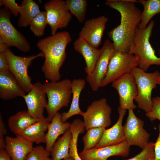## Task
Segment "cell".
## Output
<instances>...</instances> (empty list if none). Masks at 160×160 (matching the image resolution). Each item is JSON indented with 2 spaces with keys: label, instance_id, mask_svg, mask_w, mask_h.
<instances>
[{
  "label": "cell",
  "instance_id": "21",
  "mask_svg": "<svg viewBox=\"0 0 160 160\" xmlns=\"http://www.w3.org/2000/svg\"><path fill=\"white\" fill-rule=\"evenodd\" d=\"M62 114L57 112L49 124L45 137V148L50 153L52 147L61 135L69 129L71 124L68 122H63L61 119Z\"/></svg>",
  "mask_w": 160,
  "mask_h": 160
},
{
  "label": "cell",
  "instance_id": "33",
  "mask_svg": "<svg viewBox=\"0 0 160 160\" xmlns=\"http://www.w3.org/2000/svg\"><path fill=\"white\" fill-rule=\"evenodd\" d=\"M154 143H149L142 151L134 157L125 160H155Z\"/></svg>",
  "mask_w": 160,
  "mask_h": 160
},
{
  "label": "cell",
  "instance_id": "37",
  "mask_svg": "<svg viewBox=\"0 0 160 160\" xmlns=\"http://www.w3.org/2000/svg\"><path fill=\"white\" fill-rule=\"evenodd\" d=\"M9 71L7 57L4 52H0V72Z\"/></svg>",
  "mask_w": 160,
  "mask_h": 160
},
{
  "label": "cell",
  "instance_id": "6",
  "mask_svg": "<svg viewBox=\"0 0 160 160\" xmlns=\"http://www.w3.org/2000/svg\"><path fill=\"white\" fill-rule=\"evenodd\" d=\"M4 52L7 57L9 71L25 92L28 93L31 90L33 85L28 74V68L34 59L44 57V54L41 52L35 55L19 56L15 55L9 47Z\"/></svg>",
  "mask_w": 160,
  "mask_h": 160
},
{
  "label": "cell",
  "instance_id": "38",
  "mask_svg": "<svg viewBox=\"0 0 160 160\" xmlns=\"http://www.w3.org/2000/svg\"><path fill=\"white\" fill-rule=\"evenodd\" d=\"M159 135L154 143L155 160H160V124L158 125Z\"/></svg>",
  "mask_w": 160,
  "mask_h": 160
},
{
  "label": "cell",
  "instance_id": "8",
  "mask_svg": "<svg viewBox=\"0 0 160 160\" xmlns=\"http://www.w3.org/2000/svg\"><path fill=\"white\" fill-rule=\"evenodd\" d=\"M11 14L5 8L0 9V39L9 47H14L22 52H27L30 49V44L12 24Z\"/></svg>",
  "mask_w": 160,
  "mask_h": 160
},
{
  "label": "cell",
  "instance_id": "12",
  "mask_svg": "<svg viewBox=\"0 0 160 160\" xmlns=\"http://www.w3.org/2000/svg\"><path fill=\"white\" fill-rule=\"evenodd\" d=\"M101 54L95 67L91 74L87 75L86 80L94 91L101 87L102 81L107 73L109 61L114 51L113 44L109 40L104 41L100 49Z\"/></svg>",
  "mask_w": 160,
  "mask_h": 160
},
{
  "label": "cell",
  "instance_id": "9",
  "mask_svg": "<svg viewBox=\"0 0 160 160\" xmlns=\"http://www.w3.org/2000/svg\"><path fill=\"white\" fill-rule=\"evenodd\" d=\"M111 108L105 98L93 101L82 115L85 129L87 130L98 127L105 128L109 126L111 123Z\"/></svg>",
  "mask_w": 160,
  "mask_h": 160
},
{
  "label": "cell",
  "instance_id": "3",
  "mask_svg": "<svg viewBox=\"0 0 160 160\" xmlns=\"http://www.w3.org/2000/svg\"><path fill=\"white\" fill-rule=\"evenodd\" d=\"M154 25L152 20L145 28H138L128 52L136 57L139 67L145 72L151 65L160 66V57L155 55L150 42Z\"/></svg>",
  "mask_w": 160,
  "mask_h": 160
},
{
  "label": "cell",
  "instance_id": "30",
  "mask_svg": "<svg viewBox=\"0 0 160 160\" xmlns=\"http://www.w3.org/2000/svg\"><path fill=\"white\" fill-rule=\"evenodd\" d=\"M65 2L69 11L76 17L78 22L81 23L84 22L85 19L87 1L86 0H67Z\"/></svg>",
  "mask_w": 160,
  "mask_h": 160
},
{
  "label": "cell",
  "instance_id": "26",
  "mask_svg": "<svg viewBox=\"0 0 160 160\" xmlns=\"http://www.w3.org/2000/svg\"><path fill=\"white\" fill-rule=\"evenodd\" d=\"M17 26L26 27L30 25L33 19L41 11L38 4L32 0H23L20 5Z\"/></svg>",
  "mask_w": 160,
  "mask_h": 160
},
{
  "label": "cell",
  "instance_id": "27",
  "mask_svg": "<svg viewBox=\"0 0 160 160\" xmlns=\"http://www.w3.org/2000/svg\"><path fill=\"white\" fill-rule=\"evenodd\" d=\"M137 1L143 7L141 22L138 26L139 28L143 29L146 27L154 16L160 13V0H139Z\"/></svg>",
  "mask_w": 160,
  "mask_h": 160
},
{
  "label": "cell",
  "instance_id": "22",
  "mask_svg": "<svg viewBox=\"0 0 160 160\" xmlns=\"http://www.w3.org/2000/svg\"><path fill=\"white\" fill-rule=\"evenodd\" d=\"M85 80L83 79H74L71 81V92L73 98L70 108L67 112L62 113L61 121L65 122L69 118L76 115H82L83 112L80 109L79 100L81 93L85 88Z\"/></svg>",
  "mask_w": 160,
  "mask_h": 160
},
{
  "label": "cell",
  "instance_id": "4",
  "mask_svg": "<svg viewBox=\"0 0 160 160\" xmlns=\"http://www.w3.org/2000/svg\"><path fill=\"white\" fill-rule=\"evenodd\" d=\"M71 81L68 79L50 81L43 84L47 97L46 109L47 118L51 122L58 111L68 106L71 99Z\"/></svg>",
  "mask_w": 160,
  "mask_h": 160
},
{
  "label": "cell",
  "instance_id": "31",
  "mask_svg": "<svg viewBox=\"0 0 160 160\" xmlns=\"http://www.w3.org/2000/svg\"><path fill=\"white\" fill-rule=\"evenodd\" d=\"M47 24L46 12L42 11L33 19L30 25V29L36 36L41 37L44 34Z\"/></svg>",
  "mask_w": 160,
  "mask_h": 160
},
{
  "label": "cell",
  "instance_id": "41",
  "mask_svg": "<svg viewBox=\"0 0 160 160\" xmlns=\"http://www.w3.org/2000/svg\"><path fill=\"white\" fill-rule=\"evenodd\" d=\"M62 160H75L72 157L70 156L69 157L64 159Z\"/></svg>",
  "mask_w": 160,
  "mask_h": 160
},
{
  "label": "cell",
  "instance_id": "17",
  "mask_svg": "<svg viewBox=\"0 0 160 160\" xmlns=\"http://www.w3.org/2000/svg\"><path fill=\"white\" fill-rule=\"evenodd\" d=\"M118 111L119 117L117 121L111 128L105 129L100 142L95 148L117 145L124 141V127L122 123L127 110L119 106Z\"/></svg>",
  "mask_w": 160,
  "mask_h": 160
},
{
  "label": "cell",
  "instance_id": "13",
  "mask_svg": "<svg viewBox=\"0 0 160 160\" xmlns=\"http://www.w3.org/2000/svg\"><path fill=\"white\" fill-rule=\"evenodd\" d=\"M111 86L117 91L119 96V106L126 110L134 109L137 106L133 101L137 94V89L134 76L126 73L112 84Z\"/></svg>",
  "mask_w": 160,
  "mask_h": 160
},
{
  "label": "cell",
  "instance_id": "10",
  "mask_svg": "<svg viewBox=\"0 0 160 160\" xmlns=\"http://www.w3.org/2000/svg\"><path fill=\"white\" fill-rule=\"evenodd\" d=\"M144 121L136 116L133 110H129L124 127V141L130 146H137L143 150L149 142L151 135L144 128Z\"/></svg>",
  "mask_w": 160,
  "mask_h": 160
},
{
  "label": "cell",
  "instance_id": "39",
  "mask_svg": "<svg viewBox=\"0 0 160 160\" xmlns=\"http://www.w3.org/2000/svg\"><path fill=\"white\" fill-rule=\"evenodd\" d=\"M0 160H12L5 149L0 150Z\"/></svg>",
  "mask_w": 160,
  "mask_h": 160
},
{
  "label": "cell",
  "instance_id": "19",
  "mask_svg": "<svg viewBox=\"0 0 160 160\" xmlns=\"http://www.w3.org/2000/svg\"><path fill=\"white\" fill-rule=\"evenodd\" d=\"M26 93L9 71L0 72L1 99L7 100L22 97Z\"/></svg>",
  "mask_w": 160,
  "mask_h": 160
},
{
  "label": "cell",
  "instance_id": "14",
  "mask_svg": "<svg viewBox=\"0 0 160 160\" xmlns=\"http://www.w3.org/2000/svg\"><path fill=\"white\" fill-rule=\"evenodd\" d=\"M31 90L23 96L27 108V111L33 117L41 119L45 117L44 111L46 109L47 101L43 84L38 82L33 84Z\"/></svg>",
  "mask_w": 160,
  "mask_h": 160
},
{
  "label": "cell",
  "instance_id": "7",
  "mask_svg": "<svg viewBox=\"0 0 160 160\" xmlns=\"http://www.w3.org/2000/svg\"><path fill=\"white\" fill-rule=\"evenodd\" d=\"M139 66L138 60L134 55L114 50L110 58L106 76L101 87L107 86L123 75L130 73Z\"/></svg>",
  "mask_w": 160,
  "mask_h": 160
},
{
  "label": "cell",
  "instance_id": "25",
  "mask_svg": "<svg viewBox=\"0 0 160 160\" xmlns=\"http://www.w3.org/2000/svg\"><path fill=\"white\" fill-rule=\"evenodd\" d=\"M72 138L69 129L57 140L50 153L51 160H62L70 157L69 151Z\"/></svg>",
  "mask_w": 160,
  "mask_h": 160
},
{
  "label": "cell",
  "instance_id": "23",
  "mask_svg": "<svg viewBox=\"0 0 160 160\" xmlns=\"http://www.w3.org/2000/svg\"><path fill=\"white\" fill-rule=\"evenodd\" d=\"M39 120L32 117L27 111H22L8 118V125L12 133L16 136L20 135L29 126Z\"/></svg>",
  "mask_w": 160,
  "mask_h": 160
},
{
  "label": "cell",
  "instance_id": "28",
  "mask_svg": "<svg viewBox=\"0 0 160 160\" xmlns=\"http://www.w3.org/2000/svg\"><path fill=\"white\" fill-rule=\"evenodd\" d=\"M69 129L72 135L69 151L70 156L75 160H82L78 153L77 146L79 135L84 131L83 121L78 119H75L71 124Z\"/></svg>",
  "mask_w": 160,
  "mask_h": 160
},
{
  "label": "cell",
  "instance_id": "40",
  "mask_svg": "<svg viewBox=\"0 0 160 160\" xmlns=\"http://www.w3.org/2000/svg\"><path fill=\"white\" fill-rule=\"evenodd\" d=\"M8 47H9L6 45L0 39V52H4L6 49Z\"/></svg>",
  "mask_w": 160,
  "mask_h": 160
},
{
  "label": "cell",
  "instance_id": "1",
  "mask_svg": "<svg viewBox=\"0 0 160 160\" xmlns=\"http://www.w3.org/2000/svg\"><path fill=\"white\" fill-rule=\"evenodd\" d=\"M136 3L135 0H107L105 2L121 15L120 24L108 33L115 51L128 52L141 20L142 11Z\"/></svg>",
  "mask_w": 160,
  "mask_h": 160
},
{
  "label": "cell",
  "instance_id": "11",
  "mask_svg": "<svg viewBox=\"0 0 160 160\" xmlns=\"http://www.w3.org/2000/svg\"><path fill=\"white\" fill-rule=\"evenodd\" d=\"M44 8L51 35L55 34L58 29L66 27L71 20L72 14L64 0H50L44 4Z\"/></svg>",
  "mask_w": 160,
  "mask_h": 160
},
{
  "label": "cell",
  "instance_id": "18",
  "mask_svg": "<svg viewBox=\"0 0 160 160\" xmlns=\"http://www.w3.org/2000/svg\"><path fill=\"white\" fill-rule=\"evenodd\" d=\"M5 138V150L12 160H24L33 148V143L21 135Z\"/></svg>",
  "mask_w": 160,
  "mask_h": 160
},
{
  "label": "cell",
  "instance_id": "43",
  "mask_svg": "<svg viewBox=\"0 0 160 160\" xmlns=\"http://www.w3.org/2000/svg\"><path fill=\"white\" fill-rule=\"evenodd\" d=\"M159 54H160V49H159Z\"/></svg>",
  "mask_w": 160,
  "mask_h": 160
},
{
  "label": "cell",
  "instance_id": "32",
  "mask_svg": "<svg viewBox=\"0 0 160 160\" xmlns=\"http://www.w3.org/2000/svg\"><path fill=\"white\" fill-rule=\"evenodd\" d=\"M50 153L42 146L33 147L24 160H51Z\"/></svg>",
  "mask_w": 160,
  "mask_h": 160
},
{
  "label": "cell",
  "instance_id": "35",
  "mask_svg": "<svg viewBox=\"0 0 160 160\" xmlns=\"http://www.w3.org/2000/svg\"><path fill=\"white\" fill-rule=\"evenodd\" d=\"M0 6H4L15 16H17L19 14L20 6L14 0H1Z\"/></svg>",
  "mask_w": 160,
  "mask_h": 160
},
{
  "label": "cell",
  "instance_id": "5",
  "mask_svg": "<svg viewBox=\"0 0 160 160\" xmlns=\"http://www.w3.org/2000/svg\"><path fill=\"white\" fill-rule=\"evenodd\" d=\"M130 73L135 78L137 89V94L134 100L139 108L146 113L150 112L152 108V92L158 84L160 73L157 71L146 73L137 67L133 68Z\"/></svg>",
  "mask_w": 160,
  "mask_h": 160
},
{
  "label": "cell",
  "instance_id": "34",
  "mask_svg": "<svg viewBox=\"0 0 160 160\" xmlns=\"http://www.w3.org/2000/svg\"><path fill=\"white\" fill-rule=\"evenodd\" d=\"M152 108L145 115L150 121H153L156 119L160 121V97L156 96L152 99Z\"/></svg>",
  "mask_w": 160,
  "mask_h": 160
},
{
  "label": "cell",
  "instance_id": "20",
  "mask_svg": "<svg viewBox=\"0 0 160 160\" xmlns=\"http://www.w3.org/2000/svg\"><path fill=\"white\" fill-rule=\"evenodd\" d=\"M73 48L83 57L86 65L85 72L87 75L90 74L93 70L100 57L101 49L94 47L79 37L74 41Z\"/></svg>",
  "mask_w": 160,
  "mask_h": 160
},
{
  "label": "cell",
  "instance_id": "16",
  "mask_svg": "<svg viewBox=\"0 0 160 160\" xmlns=\"http://www.w3.org/2000/svg\"><path fill=\"white\" fill-rule=\"evenodd\" d=\"M130 146L124 141L119 144L82 151L79 154L82 160H109V157H126L129 154Z\"/></svg>",
  "mask_w": 160,
  "mask_h": 160
},
{
  "label": "cell",
  "instance_id": "24",
  "mask_svg": "<svg viewBox=\"0 0 160 160\" xmlns=\"http://www.w3.org/2000/svg\"><path fill=\"white\" fill-rule=\"evenodd\" d=\"M50 121L47 117L39 119L29 126L20 135L32 142L45 143V137Z\"/></svg>",
  "mask_w": 160,
  "mask_h": 160
},
{
  "label": "cell",
  "instance_id": "42",
  "mask_svg": "<svg viewBox=\"0 0 160 160\" xmlns=\"http://www.w3.org/2000/svg\"><path fill=\"white\" fill-rule=\"evenodd\" d=\"M157 83L160 85V72L157 79Z\"/></svg>",
  "mask_w": 160,
  "mask_h": 160
},
{
  "label": "cell",
  "instance_id": "15",
  "mask_svg": "<svg viewBox=\"0 0 160 160\" xmlns=\"http://www.w3.org/2000/svg\"><path fill=\"white\" fill-rule=\"evenodd\" d=\"M108 21V18L104 15L86 20L80 31L79 37L97 48L101 43Z\"/></svg>",
  "mask_w": 160,
  "mask_h": 160
},
{
  "label": "cell",
  "instance_id": "2",
  "mask_svg": "<svg viewBox=\"0 0 160 160\" xmlns=\"http://www.w3.org/2000/svg\"><path fill=\"white\" fill-rule=\"evenodd\" d=\"M69 33L64 31L40 40L36 44L45 58L41 69L45 78L50 81H58L61 78L60 69L66 58L65 49L71 41Z\"/></svg>",
  "mask_w": 160,
  "mask_h": 160
},
{
  "label": "cell",
  "instance_id": "29",
  "mask_svg": "<svg viewBox=\"0 0 160 160\" xmlns=\"http://www.w3.org/2000/svg\"><path fill=\"white\" fill-rule=\"evenodd\" d=\"M105 128L103 127L90 128L87 130L82 138L84 144L83 151H87L95 148L100 142Z\"/></svg>",
  "mask_w": 160,
  "mask_h": 160
},
{
  "label": "cell",
  "instance_id": "36",
  "mask_svg": "<svg viewBox=\"0 0 160 160\" xmlns=\"http://www.w3.org/2000/svg\"><path fill=\"white\" fill-rule=\"evenodd\" d=\"M7 132L5 124L3 120L2 115H0V150L5 149V138L4 136Z\"/></svg>",
  "mask_w": 160,
  "mask_h": 160
}]
</instances>
